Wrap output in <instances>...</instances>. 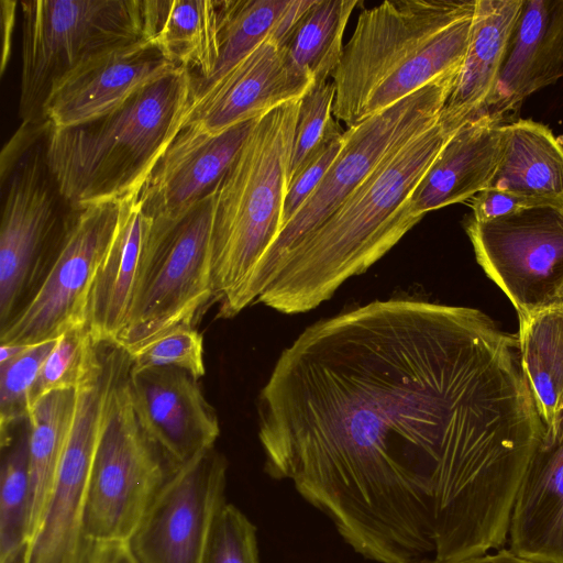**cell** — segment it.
<instances>
[{"mask_svg":"<svg viewBox=\"0 0 563 563\" xmlns=\"http://www.w3.org/2000/svg\"><path fill=\"white\" fill-rule=\"evenodd\" d=\"M57 339L30 344L14 358L0 365V429L5 438L20 421H27L30 395L42 364Z\"/></svg>","mask_w":563,"mask_h":563,"instance_id":"1f68e13d","label":"cell"},{"mask_svg":"<svg viewBox=\"0 0 563 563\" xmlns=\"http://www.w3.org/2000/svg\"><path fill=\"white\" fill-rule=\"evenodd\" d=\"M487 189L563 199V143L531 119L503 126V146Z\"/></svg>","mask_w":563,"mask_h":563,"instance_id":"484cf974","label":"cell"},{"mask_svg":"<svg viewBox=\"0 0 563 563\" xmlns=\"http://www.w3.org/2000/svg\"><path fill=\"white\" fill-rule=\"evenodd\" d=\"M152 223L136 197L122 201L115 234L88 299L86 327L97 343H115L124 327Z\"/></svg>","mask_w":563,"mask_h":563,"instance_id":"603a6c76","label":"cell"},{"mask_svg":"<svg viewBox=\"0 0 563 563\" xmlns=\"http://www.w3.org/2000/svg\"><path fill=\"white\" fill-rule=\"evenodd\" d=\"M88 563H140L129 541H95Z\"/></svg>","mask_w":563,"mask_h":563,"instance_id":"74e56055","label":"cell"},{"mask_svg":"<svg viewBox=\"0 0 563 563\" xmlns=\"http://www.w3.org/2000/svg\"><path fill=\"white\" fill-rule=\"evenodd\" d=\"M357 0H311L282 46L289 60L313 79L327 82L342 56L345 26Z\"/></svg>","mask_w":563,"mask_h":563,"instance_id":"f1b7e54d","label":"cell"},{"mask_svg":"<svg viewBox=\"0 0 563 563\" xmlns=\"http://www.w3.org/2000/svg\"><path fill=\"white\" fill-rule=\"evenodd\" d=\"M504 124L483 113L459 128L413 190L412 211L423 217L487 189L500 158Z\"/></svg>","mask_w":563,"mask_h":563,"instance_id":"44dd1931","label":"cell"},{"mask_svg":"<svg viewBox=\"0 0 563 563\" xmlns=\"http://www.w3.org/2000/svg\"><path fill=\"white\" fill-rule=\"evenodd\" d=\"M29 344H0V365L26 350Z\"/></svg>","mask_w":563,"mask_h":563,"instance_id":"ab89813d","label":"cell"},{"mask_svg":"<svg viewBox=\"0 0 563 563\" xmlns=\"http://www.w3.org/2000/svg\"><path fill=\"white\" fill-rule=\"evenodd\" d=\"M128 380L141 427L175 466L214 446L220 424L198 379L165 366L130 367Z\"/></svg>","mask_w":563,"mask_h":563,"instance_id":"2e32d148","label":"cell"},{"mask_svg":"<svg viewBox=\"0 0 563 563\" xmlns=\"http://www.w3.org/2000/svg\"><path fill=\"white\" fill-rule=\"evenodd\" d=\"M257 119L216 135L184 126L136 196L143 212L154 221L175 220L216 191Z\"/></svg>","mask_w":563,"mask_h":563,"instance_id":"9a60e30c","label":"cell"},{"mask_svg":"<svg viewBox=\"0 0 563 563\" xmlns=\"http://www.w3.org/2000/svg\"><path fill=\"white\" fill-rule=\"evenodd\" d=\"M334 98V84L327 81L312 85L300 99L288 183L327 144L345 132L332 113Z\"/></svg>","mask_w":563,"mask_h":563,"instance_id":"4dcf8cb0","label":"cell"},{"mask_svg":"<svg viewBox=\"0 0 563 563\" xmlns=\"http://www.w3.org/2000/svg\"><path fill=\"white\" fill-rule=\"evenodd\" d=\"M518 320L521 368L547 434L555 429L563 411V303L558 301Z\"/></svg>","mask_w":563,"mask_h":563,"instance_id":"4316f807","label":"cell"},{"mask_svg":"<svg viewBox=\"0 0 563 563\" xmlns=\"http://www.w3.org/2000/svg\"><path fill=\"white\" fill-rule=\"evenodd\" d=\"M49 129L22 124L1 153L0 331L34 295L64 225L58 207L65 201L45 158Z\"/></svg>","mask_w":563,"mask_h":563,"instance_id":"ba28073f","label":"cell"},{"mask_svg":"<svg viewBox=\"0 0 563 563\" xmlns=\"http://www.w3.org/2000/svg\"><path fill=\"white\" fill-rule=\"evenodd\" d=\"M525 0H476L466 55L439 122L456 131L483 114L495 89Z\"/></svg>","mask_w":563,"mask_h":563,"instance_id":"7402d4cb","label":"cell"},{"mask_svg":"<svg viewBox=\"0 0 563 563\" xmlns=\"http://www.w3.org/2000/svg\"><path fill=\"white\" fill-rule=\"evenodd\" d=\"M216 191L175 220H153L131 309L117 344L131 353L165 332L192 327L213 299L211 229Z\"/></svg>","mask_w":563,"mask_h":563,"instance_id":"9c48e42d","label":"cell"},{"mask_svg":"<svg viewBox=\"0 0 563 563\" xmlns=\"http://www.w3.org/2000/svg\"><path fill=\"white\" fill-rule=\"evenodd\" d=\"M561 78L563 0H525L483 113L508 123L526 98Z\"/></svg>","mask_w":563,"mask_h":563,"instance_id":"d6986e66","label":"cell"},{"mask_svg":"<svg viewBox=\"0 0 563 563\" xmlns=\"http://www.w3.org/2000/svg\"><path fill=\"white\" fill-rule=\"evenodd\" d=\"M145 37L191 84L207 79L219 56L218 0H143Z\"/></svg>","mask_w":563,"mask_h":563,"instance_id":"cb8c5ba5","label":"cell"},{"mask_svg":"<svg viewBox=\"0 0 563 563\" xmlns=\"http://www.w3.org/2000/svg\"><path fill=\"white\" fill-rule=\"evenodd\" d=\"M128 354L133 371L169 366L196 379L206 373L202 335L189 325L174 328Z\"/></svg>","mask_w":563,"mask_h":563,"instance_id":"836d02e7","label":"cell"},{"mask_svg":"<svg viewBox=\"0 0 563 563\" xmlns=\"http://www.w3.org/2000/svg\"><path fill=\"white\" fill-rule=\"evenodd\" d=\"M300 99L260 117L216 190L211 284L218 318L241 312L245 288L282 229Z\"/></svg>","mask_w":563,"mask_h":563,"instance_id":"5b68a950","label":"cell"},{"mask_svg":"<svg viewBox=\"0 0 563 563\" xmlns=\"http://www.w3.org/2000/svg\"><path fill=\"white\" fill-rule=\"evenodd\" d=\"M228 462L214 446L181 464L147 509L129 544L140 563H202L225 501Z\"/></svg>","mask_w":563,"mask_h":563,"instance_id":"5bb4252c","label":"cell"},{"mask_svg":"<svg viewBox=\"0 0 563 563\" xmlns=\"http://www.w3.org/2000/svg\"><path fill=\"white\" fill-rule=\"evenodd\" d=\"M257 417L266 473L377 563L503 543L545 433L517 334L475 308L405 298L307 327Z\"/></svg>","mask_w":563,"mask_h":563,"instance_id":"6da1fadb","label":"cell"},{"mask_svg":"<svg viewBox=\"0 0 563 563\" xmlns=\"http://www.w3.org/2000/svg\"><path fill=\"white\" fill-rule=\"evenodd\" d=\"M122 202L71 210L34 295L0 331L1 344H36L86 325L88 299L120 219Z\"/></svg>","mask_w":563,"mask_h":563,"instance_id":"7c38bea8","label":"cell"},{"mask_svg":"<svg viewBox=\"0 0 563 563\" xmlns=\"http://www.w3.org/2000/svg\"><path fill=\"white\" fill-rule=\"evenodd\" d=\"M464 230L477 263L508 297L518 318L559 301L563 283V202L489 221L467 216Z\"/></svg>","mask_w":563,"mask_h":563,"instance_id":"4fadbf2b","label":"cell"},{"mask_svg":"<svg viewBox=\"0 0 563 563\" xmlns=\"http://www.w3.org/2000/svg\"><path fill=\"white\" fill-rule=\"evenodd\" d=\"M191 108L190 71L178 68L95 121L48 131L45 158L70 210L139 195L184 128Z\"/></svg>","mask_w":563,"mask_h":563,"instance_id":"277c9868","label":"cell"},{"mask_svg":"<svg viewBox=\"0 0 563 563\" xmlns=\"http://www.w3.org/2000/svg\"><path fill=\"white\" fill-rule=\"evenodd\" d=\"M563 199L531 196L522 192L485 189L470 199L471 217L476 221H489L522 209L556 205Z\"/></svg>","mask_w":563,"mask_h":563,"instance_id":"8d00e7d4","label":"cell"},{"mask_svg":"<svg viewBox=\"0 0 563 563\" xmlns=\"http://www.w3.org/2000/svg\"><path fill=\"white\" fill-rule=\"evenodd\" d=\"M130 367L108 397L91 464L84 519L91 542L129 541L178 468L137 420L128 380Z\"/></svg>","mask_w":563,"mask_h":563,"instance_id":"30bf717a","label":"cell"},{"mask_svg":"<svg viewBox=\"0 0 563 563\" xmlns=\"http://www.w3.org/2000/svg\"><path fill=\"white\" fill-rule=\"evenodd\" d=\"M476 0L384 1L363 10L332 74L334 119L352 128L460 69Z\"/></svg>","mask_w":563,"mask_h":563,"instance_id":"3957f363","label":"cell"},{"mask_svg":"<svg viewBox=\"0 0 563 563\" xmlns=\"http://www.w3.org/2000/svg\"><path fill=\"white\" fill-rule=\"evenodd\" d=\"M75 406L76 389H63L46 394L30 408L27 416L29 542L38 527L57 474L73 422Z\"/></svg>","mask_w":563,"mask_h":563,"instance_id":"83f0119b","label":"cell"},{"mask_svg":"<svg viewBox=\"0 0 563 563\" xmlns=\"http://www.w3.org/2000/svg\"><path fill=\"white\" fill-rule=\"evenodd\" d=\"M454 133L438 120L383 159L289 253L257 302L286 314L308 312L380 260L422 219L410 198Z\"/></svg>","mask_w":563,"mask_h":563,"instance_id":"7a4b0ae2","label":"cell"},{"mask_svg":"<svg viewBox=\"0 0 563 563\" xmlns=\"http://www.w3.org/2000/svg\"><path fill=\"white\" fill-rule=\"evenodd\" d=\"M423 563H541L516 554L507 547L481 555L450 562L426 561Z\"/></svg>","mask_w":563,"mask_h":563,"instance_id":"f35d334b","label":"cell"},{"mask_svg":"<svg viewBox=\"0 0 563 563\" xmlns=\"http://www.w3.org/2000/svg\"><path fill=\"white\" fill-rule=\"evenodd\" d=\"M310 3L311 0H218L219 56L211 75L191 84V108L265 38L273 36L283 46Z\"/></svg>","mask_w":563,"mask_h":563,"instance_id":"d4e9b609","label":"cell"},{"mask_svg":"<svg viewBox=\"0 0 563 563\" xmlns=\"http://www.w3.org/2000/svg\"><path fill=\"white\" fill-rule=\"evenodd\" d=\"M125 369L115 351H98L76 388V406L57 474L23 563H88L85 533L91 464L110 391Z\"/></svg>","mask_w":563,"mask_h":563,"instance_id":"8fae6325","label":"cell"},{"mask_svg":"<svg viewBox=\"0 0 563 563\" xmlns=\"http://www.w3.org/2000/svg\"><path fill=\"white\" fill-rule=\"evenodd\" d=\"M344 141V133L331 141L288 183L283 206L282 229L321 183L341 152Z\"/></svg>","mask_w":563,"mask_h":563,"instance_id":"d590c367","label":"cell"},{"mask_svg":"<svg viewBox=\"0 0 563 563\" xmlns=\"http://www.w3.org/2000/svg\"><path fill=\"white\" fill-rule=\"evenodd\" d=\"M558 299H559L560 302L563 303V283H562V285L560 287Z\"/></svg>","mask_w":563,"mask_h":563,"instance_id":"60d3db41","label":"cell"},{"mask_svg":"<svg viewBox=\"0 0 563 563\" xmlns=\"http://www.w3.org/2000/svg\"><path fill=\"white\" fill-rule=\"evenodd\" d=\"M202 563H260L256 528L234 505L218 512Z\"/></svg>","mask_w":563,"mask_h":563,"instance_id":"e575fe53","label":"cell"},{"mask_svg":"<svg viewBox=\"0 0 563 563\" xmlns=\"http://www.w3.org/2000/svg\"><path fill=\"white\" fill-rule=\"evenodd\" d=\"M459 70L434 79L345 130L344 145L334 163L258 263L242 296V310L257 302L289 253L339 208L383 159L438 122Z\"/></svg>","mask_w":563,"mask_h":563,"instance_id":"52a82bcc","label":"cell"},{"mask_svg":"<svg viewBox=\"0 0 563 563\" xmlns=\"http://www.w3.org/2000/svg\"><path fill=\"white\" fill-rule=\"evenodd\" d=\"M22 71L19 114L45 122L51 91L92 59L145 37L143 0L21 1ZM147 41V40H146Z\"/></svg>","mask_w":563,"mask_h":563,"instance_id":"8992f818","label":"cell"},{"mask_svg":"<svg viewBox=\"0 0 563 563\" xmlns=\"http://www.w3.org/2000/svg\"><path fill=\"white\" fill-rule=\"evenodd\" d=\"M95 343L86 325L73 328L57 338L31 390L30 408L46 394L76 389Z\"/></svg>","mask_w":563,"mask_h":563,"instance_id":"d6a6232c","label":"cell"},{"mask_svg":"<svg viewBox=\"0 0 563 563\" xmlns=\"http://www.w3.org/2000/svg\"><path fill=\"white\" fill-rule=\"evenodd\" d=\"M29 424L1 439L0 563H23L29 543Z\"/></svg>","mask_w":563,"mask_h":563,"instance_id":"f546056e","label":"cell"},{"mask_svg":"<svg viewBox=\"0 0 563 563\" xmlns=\"http://www.w3.org/2000/svg\"><path fill=\"white\" fill-rule=\"evenodd\" d=\"M312 85V77L294 66L284 48L268 36L190 109L184 126L220 134L301 99Z\"/></svg>","mask_w":563,"mask_h":563,"instance_id":"ac0fdd59","label":"cell"},{"mask_svg":"<svg viewBox=\"0 0 563 563\" xmlns=\"http://www.w3.org/2000/svg\"><path fill=\"white\" fill-rule=\"evenodd\" d=\"M507 548L532 561L563 563V411L530 461Z\"/></svg>","mask_w":563,"mask_h":563,"instance_id":"ffe728a7","label":"cell"},{"mask_svg":"<svg viewBox=\"0 0 563 563\" xmlns=\"http://www.w3.org/2000/svg\"><path fill=\"white\" fill-rule=\"evenodd\" d=\"M178 68L146 40L115 49L58 82L45 103V120L55 129L95 121Z\"/></svg>","mask_w":563,"mask_h":563,"instance_id":"e0dca14e","label":"cell"}]
</instances>
